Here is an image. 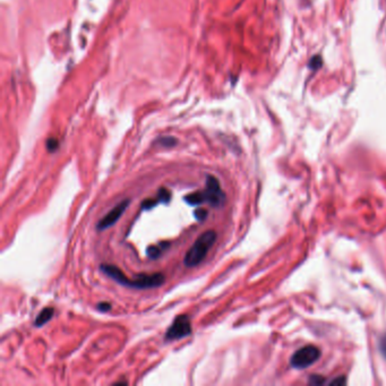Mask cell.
Listing matches in <instances>:
<instances>
[{
	"label": "cell",
	"mask_w": 386,
	"mask_h": 386,
	"mask_svg": "<svg viewBox=\"0 0 386 386\" xmlns=\"http://www.w3.org/2000/svg\"><path fill=\"white\" fill-rule=\"evenodd\" d=\"M192 334V323H190L188 315H180L176 317L171 326L167 329L166 340L176 341L184 339Z\"/></svg>",
	"instance_id": "cell-4"
},
{
	"label": "cell",
	"mask_w": 386,
	"mask_h": 386,
	"mask_svg": "<svg viewBox=\"0 0 386 386\" xmlns=\"http://www.w3.org/2000/svg\"><path fill=\"white\" fill-rule=\"evenodd\" d=\"M129 203H131L129 199H124L123 202L117 204L111 211L108 212V213L103 216V218L100 220L97 224V229L99 231H103V230H107L110 227H112V225H114L117 221L121 218V215L124 214V212L127 210Z\"/></svg>",
	"instance_id": "cell-6"
},
{
	"label": "cell",
	"mask_w": 386,
	"mask_h": 386,
	"mask_svg": "<svg viewBox=\"0 0 386 386\" xmlns=\"http://www.w3.org/2000/svg\"><path fill=\"white\" fill-rule=\"evenodd\" d=\"M54 308L53 307H46L39 313L38 317L34 320V325L38 327H41L43 325L47 324L49 320L54 317Z\"/></svg>",
	"instance_id": "cell-7"
},
{
	"label": "cell",
	"mask_w": 386,
	"mask_h": 386,
	"mask_svg": "<svg viewBox=\"0 0 386 386\" xmlns=\"http://www.w3.org/2000/svg\"><path fill=\"white\" fill-rule=\"evenodd\" d=\"M98 309L100 311H102V313H107V311H109L111 309V305L109 302H100L98 305Z\"/></svg>",
	"instance_id": "cell-15"
},
{
	"label": "cell",
	"mask_w": 386,
	"mask_h": 386,
	"mask_svg": "<svg viewBox=\"0 0 386 386\" xmlns=\"http://www.w3.org/2000/svg\"><path fill=\"white\" fill-rule=\"evenodd\" d=\"M216 240V233L214 230H207L199 236L194 245L190 247L187 254L185 256V265L187 267L197 266L199 263L205 258Z\"/></svg>",
	"instance_id": "cell-2"
},
{
	"label": "cell",
	"mask_w": 386,
	"mask_h": 386,
	"mask_svg": "<svg viewBox=\"0 0 386 386\" xmlns=\"http://www.w3.org/2000/svg\"><path fill=\"white\" fill-rule=\"evenodd\" d=\"M101 270L106 275L110 276L112 280L118 282L119 284L125 285L127 288H134V289H151V288H158L160 285L164 283V275L162 273H154V274H140L134 277V279H129L126 276L119 267L115 265H110V264H102L100 266Z\"/></svg>",
	"instance_id": "cell-1"
},
{
	"label": "cell",
	"mask_w": 386,
	"mask_h": 386,
	"mask_svg": "<svg viewBox=\"0 0 386 386\" xmlns=\"http://www.w3.org/2000/svg\"><path fill=\"white\" fill-rule=\"evenodd\" d=\"M194 215H195V218H196L198 221L205 220L206 216H207V210L203 209V207H199L198 210H196V211L194 212Z\"/></svg>",
	"instance_id": "cell-13"
},
{
	"label": "cell",
	"mask_w": 386,
	"mask_h": 386,
	"mask_svg": "<svg viewBox=\"0 0 386 386\" xmlns=\"http://www.w3.org/2000/svg\"><path fill=\"white\" fill-rule=\"evenodd\" d=\"M159 144H161L164 147H172L177 144V140L175 137L171 136H167V137H162L158 141Z\"/></svg>",
	"instance_id": "cell-11"
},
{
	"label": "cell",
	"mask_w": 386,
	"mask_h": 386,
	"mask_svg": "<svg viewBox=\"0 0 386 386\" xmlns=\"http://www.w3.org/2000/svg\"><path fill=\"white\" fill-rule=\"evenodd\" d=\"M379 348H380V351H381V353H383L384 357H386V334L383 337H381Z\"/></svg>",
	"instance_id": "cell-16"
},
{
	"label": "cell",
	"mask_w": 386,
	"mask_h": 386,
	"mask_svg": "<svg viewBox=\"0 0 386 386\" xmlns=\"http://www.w3.org/2000/svg\"><path fill=\"white\" fill-rule=\"evenodd\" d=\"M160 203L158 198H149L142 203V210H151L154 206H157V204Z\"/></svg>",
	"instance_id": "cell-12"
},
{
	"label": "cell",
	"mask_w": 386,
	"mask_h": 386,
	"mask_svg": "<svg viewBox=\"0 0 386 386\" xmlns=\"http://www.w3.org/2000/svg\"><path fill=\"white\" fill-rule=\"evenodd\" d=\"M320 357V351L315 345H305L294 352L291 357V366L298 369L307 368L313 365Z\"/></svg>",
	"instance_id": "cell-3"
},
{
	"label": "cell",
	"mask_w": 386,
	"mask_h": 386,
	"mask_svg": "<svg viewBox=\"0 0 386 386\" xmlns=\"http://www.w3.org/2000/svg\"><path fill=\"white\" fill-rule=\"evenodd\" d=\"M203 193L206 203H209L213 207L222 205L225 201V195L221 189L220 181L214 176H207L205 189L203 190Z\"/></svg>",
	"instance_id": "cell-5"
},
{
	"label": "cell",
	"mask_w": 386,
	"mask_h": 386,
	"mask_svg": "<svg viewBox=\"0 0 386 386\" xmlns=\"http://www.w3.org/2000/svg\"><path fill=\"white\" fill-rule=\"evenodd\" d=\"M157 198L159 199L160 203H163V204H168L169 202H170L171 199V193L170 190L167 189V188H160L159 192H158V195H157Z\"/></svg>",
	"instance_id": "cell-10"
},
{
	"label": "cell",
	"mask_w": 386,
	"mask_h": 386,
	"mask_svg": "<svg viewBox=\"0 0 386 386\" xmlns=\"http://www.w3.org/2000/svg\"><path fill=\"white\" fill-rule=\"evenodd\" d=\"M185 202L189 204V205L197 206V205H202L203 203H205L206 199H205V196H204V193L202 190V192H195V193L186 195Z\"/></svg>",
	"instance_id": "cell-8"
},
{
	"label": "cell",
	"mask_w": 386,
	"mask_h": 386,
	"mask_svg": "<svg viewBox=\"0 0 386 386\" xmlns=\"http://www.w3.org/2000/svg\"><path fill=\"white\" fill-rule=\"evenodd\" d=\"M166 246H169V242H162V244H160L159 246H151L147 248V256H149L150 258H158L160 255L162 254V250L164 249V247Z\"/></svg>",
	"instance_id": "cell-9"
},
{
	"label": "cell",
	"mask_w": 386,
	"mask_h": 386,
	"mask_svg": "<svg viewBox=\"0 0 386 386\" xmlns=\"http://www.w3.org/2000/svg\"><path fill=\"white\" fill-rule=\"evenodd\" d=\"M58 141L55 140V138H50V140H48L47 142V149L49 152H54L58 149Z\"/></svg>",
	"instance_id": "cell-14"
}]
</instances>
